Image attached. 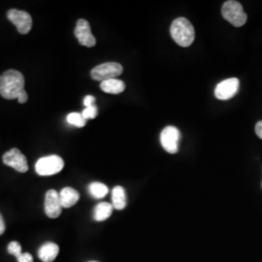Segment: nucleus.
<instances>
[{"label": "nucleus", "instance_id": "393cba45", "mask_svg": "<svg viewBox=\"0 0 262 262\" xmlns=\"http://www.w3.org/2000/svg\"><path fill=\"white\" fill-rule=\"evenodd\" d=\"M4 232H5V223L2 215L0 214V235L3 234Z\"/></svg>", "mask_w": 262, "mask_h": 262}, {"label": "nucleus", "instance_id": "a211bd4d", "mask_svg": "<svg viewBox=\"0 0 262 262\" xmlns=\"http://www.w3.org/2000/svg\"><path fill=\"white\" fill-rule=\"evenodd\" d=\"M67 122L77 126V127H84L86 123V120H84V117L82 116V113H70L67 118Z\"/></svg>", "mask_w": 262, "mask_h": 262}, {"label": "nucleus", "instance_id": "aec40b11", "mask_svg": "<svg viewBox=\"0 0 262 262\" xmlns=\"http://www.w3.org/2000/svg\"><path fill=\"white\" fill-rule=\"evenodd\" d=\"M8 253H11L12 255H15L16 257L19 256L21 254V246L19 242L13 241L8 245Z\"/></svg>", "mask_w": 262, "mask_h": 262}, {"label": "nucleus", "instance_id": "423d86ee", "mask_svg": "<svg viewBox=\"0 0 262 262\" xmlns=\"http://www.w3.org/2000/svg\"><path fill=\"white\" fill-rule=\"evenodd\" d=\"M181 133L175 126H166L160 133V143L169 154H176L179 150Z\"/></svg>", "mask_w": 262, "mask_h": 262}, {"label": "nucleus", "instance_id": "f3484780", "mask_svg": "<svg viewBox=\"0 0 262 262\" xmlns=\"http://www.w3.org/2000/svg\"><path fill=\"white\" fill-rule=\"evenodd\" d=\"M88 189H89L90 194L95 199L104 198L109 192L108 187L102 183H98V182H94V183L90 184L89 187H88Z\"/></svg>", "mask_w": 262, "mask_h": 262}, {"label": "nucleus", "instance_id": "412c9836", "mask_svg": "<svg viewBox=\"0 0 262 262\" xmlns=\"http://www.w3.org/2000/svg\"><path fill=\"white\" fill-rule=\"evenodd\" d=\"M18 262H33V256L28 253H23L17 257Z\"/></svg>", "mask_w": 262, "mask_h": 262}, {"label": "nucleus", "instance_id": "39448f33", "mask_svg": "<svg viewBox=\"0 0 262 262\" xmlns=\"http://www.w3.org/2000/svg\"><path fill=\"white\" fill-rule=\"evenodd\" d=\"M122 66L118 62H106L95 66L91 71V76L95 81L104 82L111 79H117L122 75Z\"/></svg>", "mask_w": 262, "mask_h": 262}, {"label": "nucleus", "instance_id": "ddd939ff", "mask_svg": "<svg viewBox=\"0 0 262 262\" xmlns=\"http://www.w3.org/2000/svg\"><path fill=\"white\" fill-rule=\"evenodd\" d=\"M59 198L62 208H71L79 201L80 194L74 188L67 187L59 192Z\"/></svg>", "mask_w": 262, "mask_h": 262}, {"label": "nucleus", "instance_id": "20e7f679", "mask_svg": "<svg viewBox=\"0 0 262 262\" xmlns=\"http://www.w3.org/2000/svg\"><path fill=\"white\" fill-rule=\"evenodd\" d=\"M63 167V159L56 155H52L38 159L35 164V171L40 176H52L59 173Z\"/></svg>", "mask_w": 262, "mask_h": 262}, {"label": "nucleus", "instance_id": "9b49d317", "mask_svg": "<svg viewBox=\"0 0 262 262\" xmlns=\"http://www.w3.org/2000/svg\"><path fill=\"white\" fill-rule=\"evenodd\" d=\"M62 211L59 193L55 189L48 190L45 195V213L51 219L58 217Z\"/></svg>", "mask_w": 262, "mask_h": 262}, {"label": "nucleus", "instance_id": "bb28decb", "mask_svg": "<svg viewBox=\"0 0 262 262\" xmlns=\"http://www.w3.org/2000/svg\"><path fill=\"white\" fill-rule=\"evenodd\" d=\"M261 187H262V183H261Z\"/></svg>", "mask_w": 262, "mask_h": 262}, {"label": "nucleus", "instance_id": "6e6552de", "mask_svg": "<svg viewBox=\"0 0 262 262\" xmlns=\"http://www.w3.org/2000/svg\"><path fill=\"white\" fill-rule=\"evenodd\" d=\"M2 159L5 165L15 169L19 173H26L28 170L27 158L16 148L5 152Z\"/></svg>", "mask_w": 262, "mask_h": 262}, {"label": "nucleus", "instance_id": "dca6fc26", "mask_svg": "<svg viewBox=\"0 0 262 262\" xmlns=\"http://www.w3.org/2000/svg\"><path fill=\"white\" fill-rule=\"evenodd\" d=\"M112 204L107 202H101L94 208V219L96 222H104L109 219L113 213Z\"/></svg>", "mask_w": 262, "mask_h": 262}, {"label": "nucleus", "instance_id": "a878e982", "mask_svg": "<svg viewBox=\"0 0 262 262\" xmlns=\"http://www.w3.org/2000/svg\"><path fill=\"white\" fill-rule=\"evenodd\" d=\"M89 262H98V261H89Z\"/></svg>", "mask_w": 262, "mask_h": 262}, {"label": "nucleus", "instance_id": "f257e3e1", "mask_svg": "<svg viewBox=\"0 0 262 262\" xmlns=\"http://www.w3.org/2000/svg\"><path fill=\"white\" fill-rule=\"evenodd\" d=\"M25 78L17 70H7L0 76V94L3 98L12 100L24 91Z\"/></svg>", "mask_w": 262, "mask_h": 262}, {"label": "nucleus", "instance_id": "b1692460", "mask_svg": "<svg viewBox=\"0 0 262 262\" xmlns=\"http://www.w3.org/2000/svg\"><path fill=\"white\" fill-rule=\"evenodd\" d=\"M255 133L260 139H262V121L255 124Z\"/></svg>", "mask_w": 262, "mask_h": 262}, {"label": "nucleus", "instance_id": "6ab92c4d", "mask_svg": "<svg viewBox=\"0 0 262 262\" xmlns=\"http://www.w3.org/2000/svg\"><path fill=\"white\" fill-rule=\"evenodd\" d=\"M98 114V109L95 105H93L91 107H86L84 111L82 112V116L84 117V120H90V119H94L96 118Z\"/></svg>", "mask_w": 262, "mask_h": 262}, {"label": "nucleus", "instance_id": "7ed1b4c3", "mask_svg": "<svg viewBox=\"0 0 262 262\" xmlns=\"http://www.w3.org/2000/svg\"><path fill=\"white\" fill-rule=\"evenodd\" d=\"M222 15L225 19L236 28L243 27L248 19V16L244 12L242 4L235 0H229L224 3Z\"/></svg>", "mask_w": 262, "mask_h": 262}, {"label": "nucleus", "instance_id": "4468645a", "mask_svg": "<svg viewBox=\"0 0 262 262\" xmlns=\"http://www.w3.org/2000/svg\"><path fill=\"white\" fill-rule=\"evenodd\" d=\"M100 89L106 94H122V92L125 90V84L122 80L111 79V80L101 82Z\"/></svg>", "mask_w": 262, "mask_h": 262}, {"label": "nucleus", "instance_id": "0eeeda50", "mask_svg": "<svg viewBox=\"0 0 262 262\" xmlns=\"http://www.w3.org/2000/svg\"><path fill=\"white\" fill-rule=\"evenodd\" d=\"M10 21L17 27L19 33L25 35L28 34L32 28V18L26 11L11 9L7 13Z\"/></svg>", "mask_w": 262, "mask_h": 262}, {"label": "nucleus", "instance_id": "4be33fe9", "mask_svg": "<svg viewBox=\"0 0 262 262\" xmlns=\"http://www.w3.org/2000/svg\"><path fill=\"white\" fill-rule=\"evenodd\" d=\"M17 99H18V101H19L20 104L26 103L28 100V94H27V92H26L25 90L21 91V92L19 93V95H18Z\"/></svg>", "mask_w": 262, "mask_h": 262}, {"label": "nucleus", "instance_id": "9d476101", "mask_svg": "<svg viewBox=\"0 0 262 262\" xmlns=\"http://www.w3.org/2000/svg\"><path fill=\"white\" fill-rule=\"evenodd\" d=\"M74 33L76 38L82 46L88 48L95 46L96 40L92 33L91 26L86 19H80L77 21Z\"/></svg>", "mask_w": 262, "mask_h": 262}, {"label": "nucleus", "instance_id": "f03ea898", "mask_svg": "<svg viewBox=\"0 0 262 262\" xmlns=\"http://www.w3.org/2000/svg\"><path fill=\"white\" fill-rule=\"evenodd\" d=\"M170 33L173 40L181 47H189L195 38L193 26L186 18L174 19L170 28Z\"/></svg>", "mask_w": 262, "mask_h": 262}, {"label": "nucleus", "instance_id": "f8f14e48", "mask_svg": "<svg viewBox=\"0 0 262 262\" xmlns=\"http://www.w3.org/2000/svg\"><path fill=\"white\" fill-rule=\"evenodd\" d=\"M59 253L58 246L52 242L43 244L38 250V256L43 262H53Z\"/></svg>", "mask_w": 262, "mask_h": 262}, {"label": "nucleus", "instance_id": "1a4fd4ad", "mask_svg": "<svg viewBox=\"0 0 262 262\" xmlns=\"http://www.w3.org/2000/svg\"><path fill=\"white\" fill-rule=\"evenodd\" d=\"M240 81L237 78H229L216 84L215 96L220 100H228L232 98L239 91Z\"/></svg>", "mask_w": 262, "mask_h": 262}, {"label": "nucleus", "instance_id": "2eb2a0df", "mask_svg": "<svg viewBox=\"0 0 262 262\" xmlns=\"http://www.w3.org/2000/svg\"><path fill=\"white\" fill-rule=\"evenodd\" d=\"M112 205L116 210H123L126 207L125 190L121 186L114 187L112 190Z\"/></svg>", "mask_w": 262, "mask_h": 262}, {"label": "nucleus", "instance_id": "5701e85b", "mask_svg": "<svg viewBox=\"0 0 262 262\" xmlns=\"http://www.w3.org/2000/svg\"><path fill=\"white\" fill-rule=\"evenodd\" d=\"M94 102H95V98L93 95H86L84 98V105L85 108L93 106L94 105Z\"/></svg>", "mask_w": 262, "mask_h": 262}]
</instances>
